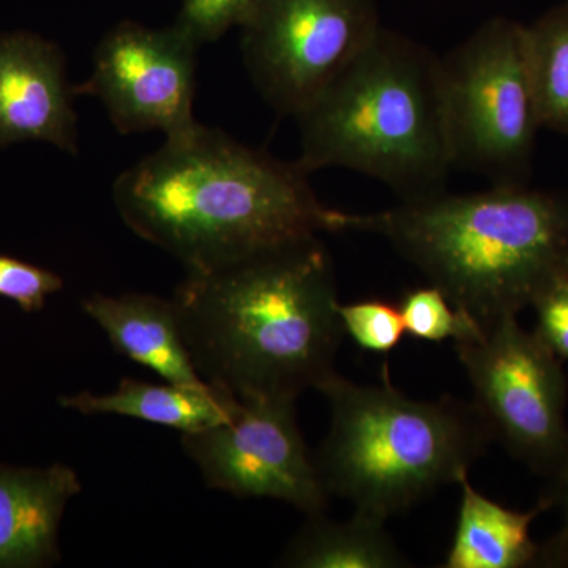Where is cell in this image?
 Returning a JSON list of instances; mask_svg holds the SVG:
<instances>
[{
  "label": "cell",
  "instance_id": "obj_1",
  "mask_svg": "<svg viewBox=\"0 0 568 568\" xmlns=\"http://www.w3.org/2000/svg\"><path fill=\"white\" fill-rule=\"evenodd\" d=\"M297 162H283L193 123L122 171L112 203L133 234L205 271L267 246L345 231L346 212L317 200Z\"/></svg>",
  "mask_w": 568,
  "mask_h": 568
},
{
  "label": "cell",
  "instance_id": "obj_2",
  "mask_svg": "<svg viewBox=\"0 0 568 568\" xmlns=\"http://www.w3.org/2000/svg\"><path fill=\"white\" fill-rule=\"evenodd\" d=\"M173 302L197 375L235 398L297 399L335 373L345 331L317 235L186 271Z\"/></svg>",
  "mask_w": 568,
  "mask_h": 568
},
{
  "label": "cell",
  "instance_id": "obj_3",
  "mask_svg": "<svg viewBox=\"0 0 568 568\" xmlns=\"http://www.w3.org/2000/svg\"><path fill=\"white\" fill-rule=\"evenodd\" d=\"M345 231L386 239L478 324L517 315L568 257V197L523 185L446 192L377 213H346Z\"/></svg>",
  "mask_w": 568,
  "mask_h": 568
},
{
  "label": "cell",
  "instance_id": "obj_4",
  "mask_svg": "<svg viewBox=\"0 0 568 568\" xmlns=\"http://www.w3.org/2000/svg\"><path fill=\"white\" fill-rule=\"evenodd\" d=\"M295 121L305 173L355 171L402 203L446 192L454 163L440 58L403 33L383 26Z\"/></svg>",
  "mask_w": 568,
  "mask_h": 568
},
{
  "label": "cell",
  "instance_id": "obj_5",
  "mask_svg": "<svg viewBox=\"0 0 568 568\" xmlns=\"http://www.w3.org/2000/svg\"><path fill=\"white\" fill-rule=\"evenodd\" d=\"M317 390L331 429L315 465L331 496L387 521L447 484H458L495 439L477 406L418 402L390 381L361 386L334 373Z\"/></svg>",
  "mask_w": 568,
  "mask_h": 568
},
{
  "label": "cell",
  "instance_id": "obj_6",
  "mask_svg": "<svg viewBox=\"0 0 568 568\" xmlns=\"http://www.w3.org/2000/svg\"><path fill=\"white\" fill-rule=\"evenodd\" d=\"M444 115L455 168L495 185H521L538 129L526 26L491 18L440 58Z\"/></svg>",
  "mask_w": 568,
  "mask_h": 568
},
{
  "label": "cell",
  "instance_id": "obj_7",
  "mask_svg": "<svg viewBox=\"0 0 568 568\" xmlns=\"http://www.w3.org/2000/svg\"><path fill=\"white\" fill-rule=\"evenodd\" d=\"M455 347L493 436L530 469L555 476L568 450L562 361L517 315L499 317Z\"/></svg>",
  "mask_w": 568,
  "mask_h": 568
},
{
  "label": "cell",
  "instance_id": "obj_8",
  "mask_svg": "<svg viewBox=\"0 0 568 568\" xmlns=\"http://www.w3.org/2000/svg\"><path fill=\"white\" fill-rule=\"evenodd\" d=\"M381 28L376 0H253L242 59L264 102L295 119Z\"/></svg>",
  "mask_w": 568,
  "mask_h": 568
},
{
  "label": "cell",
  "instance_id": "obj_9",
  "mask_svg": "<svg viewBox=\"0 0 568 568\" xmlns=\"http://www.w3.org/2000/svg\"><path fill=\"white\" fill-rule=\"evenodd\" d=\"M181 444L209 488L239 499L283 500L306 517L327 510L331 495L295 420V398H241L230 420L183 433Z\"/></svg>",
  "mask_w": 568,
  "mask_h": 568
},
{
  "label": "cell",
  "instance_id": "obj_10",
  "mask_svg": "<svg viewBox=\"0 0 568 568\" xmlns=\"http://www.w3.org/2000/svg\"><path fill=\"white\" fill-rule=\"evenodd\" d=\"M200 44L179 28L121 21L93 52L89 80L78 95L102 102L121 134L160 132L174 136L196 123V54Z\"/></svg>",
  "mask_w": 568,
  "mask_h": 568
},
{
  "label": "cell",
  "instance_id": "obj_11",
  "mask_svg": "<svg viewBox=\"0 0 568 568\" xmlns=\"http://www.w3.org/2000/svg\"><path fill=\"white\" fill-rule=\"evenodd\" d=\"M74 97L58 44L32 32L0 33V149L47 142L78 155Z\"/></svg>",
  "mask_w": 568,
  "mask_h": 568
},
{
  "label": "cell",
  "instance_id": "obj_12",
  "mask_svg": "<svg viewBox=\"0 0 568 568\" xmlns=\"http://www.w3.org/2000/svg\"><path fill=\"white\" fill-rule=\"evenodd\" d=\"M81 489L77 470L62 463L47 467L0 463V568L58 562L63 514Z\"/></svg>",
  "mask_w": 568,
  "mask_h": 568
},
{
  "label": "cell",
  "instance_id": "obj_13",
  "mask_svg": "<svg viewBox=\"0 0 568 568\" xmlns=\"http://www.w3.org/2000/svg\"><path fill=\"white\" fill-rule=\"evenodd\" d=\"M82 312L99 325L115 351L152 369L166 383L201 386L183 342L173 298L152 294H92Z\"/></svg>",
  "mask_w": 568,
  "mask_h": 568
},
{
  "label": "cell",
  "instance_id": "obj_14",
  "mask_svg": "<svg viewBox=\"0 0 568 568\" xmlns=\"http://www.w3.org/2000/svg\"><path fill=\"white\" fill-rule=\"evenodd\" d=\"M63 409L84 416H122L153 425L168 426L182 433L201 432L230 420L239 398L211 384H151L123 377L111 394L80 392L59 396Z\"/></svg>",
  "mask_w": 568,
  "mask_h": 568
},
{
  "label": "cell",
  "instance_id": "obj_15",
  "mask_svg": "<svg viewBox=\"0 0 568 568\" xmlns=\"http://www.w3.org/2000/svg\"><path fill=\"white\" fill-rule=\"evenodd\" d=\"M462 504L446 568L537 567L540 545L530 537L538 515L552 507L549 496L526 511L510 510L478 493L467 474L459 477Z\"/></svg>",
  "mask_w": 568,
  "mask_h": 568
},
{
  "label": "cell",
  "instance_id": "obj_16",
  "mask_svg": "<svg viewBox=\"0 0 568 568\" xmlns=\"http://www.w3.org/2000/svg\"><path fill=\"white\" fill-rule=\"evenodd\" d=\"M386 521L355 511L336 523L325 514L308 517L284 548L280 567L290 568H402L409 567Z\"/></svg>",
  "mask_w": 568,
  "mask_h": 568
},
{
  "label": "cell",
  "instance_id": "obj_17",
  "mask_svg": "<svg viewBox=\"0 0 568 568\" xmlns=\"http://www.w3.org/2000/svg\"><path fill=\"white\" fill-rule=\"evenodd\" d=\"M526 47L541 126L568 136V2L526 26Z\"/></svg>",
  "mask_w": 568,
  "mask_h": 568
},
{
  "label": "cell",
  "instance_id": "obj_18",
  "mask_svg": "<svg viewBox=\"0 0 568 568\" xmlns=\"http://www.w3.org/2000/svg\"><path fill=\"white\" fill-rule=\"evenodd\" d=\"M398 308L406 334L424 342H444L448 338L462 342L484 331V325L452 304L435 284L409 291L403 295Z\"/></svg>",
  "mask_w": 568,
  "mask_h": 568
},
{
  "label": "cell",
  "instance_id": "obj_19",
  "mask_svg": "<svg viewBox=\"0 0 568 568\" xmlns=\"http://www.w3.org/2000/svg\"><path fill=\"white\" fill-rule=\"evenodd\" d=\"M343 331L369 353L387 354L405 336V323L398 305L386 301H364L336 305Z\"/></svg>",
  "mask_w": 568,
  "mask_h": 568
},
{
  "label": "cell",
  "instance_id": "obj_20",
  "mask_svg": "<svg viewBox=\"0 0 568 568\" xmlns=\"http://www.w3.org/2000/svg\"><path fill=\"white\" fill-rule=\"evenodd\" d=\"M253 0H182L174 24L200 47L215 43L224 33L241 28Z\"/></svg>",
  "mask_w": 568,
  "mask_h": 568
},
{
  "label": "cell",
  "instance_id": "obj_21",
  "mask_svg": "<svg viewBox=\"0 0 568 568\" xmlns=\"http://www.w3.org/2000/svg\"><path fill=\"white\" fill-rule=\"evenodd\" d=\"M62 287L63 280L54 272L0 254V297L14 302L22 312H40Z\"/></svg>",
  "mask_w": 568,
  "mask_h": 568
},
{
  "label": "cell",
  "instance_id": "obj_22",
  "mask_svg": "<svg viewBox=\"0 0 568 568\" xmlns=\"http://www.w3.org/2000/svg\"><path fill=\"white\" fill-rule=\"evenodd\" d=\"M536 335L560 361H568V274L560 272L537 294Z\"/></svg>",
  "mask_w": 568,
  "mask_h": 568
},
{
  "label": "cell",
  "instance_id": "obj_23",
  "mask_svg": "<svg viewBox=\"0 0 568 568\" xmlns=\"http://www.w3.org/2000/svg\"><path fill=\"white\" fill-rule=\"evenodd\" d=\"M552 478L555 488L548 496L552 499V507H560L562 523L558 532L547 544L540 545L537 567H568V450Z\"/></svg>",
  "mask_w": 568,
  "mask_h": 568
},
{
  "label": "cell",
  "instance_id": "obj_24",
  "mask_svg": "<svg viewBox=\"0 0 568 568\" xmlns=\"http://www.w3.org/2000/svg\"><path fill=\"white\" fill-rule=\"evenodd\" d=\"M564 272H566V274H568V257H567L566 267H564Z\"/></svg>",
  "mask_w": 568,
  "mask_h": 568
}]
</instances>
